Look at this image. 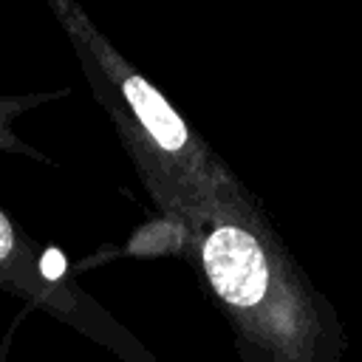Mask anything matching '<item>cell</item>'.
Here are the masks:
<instances>
[{
    "mask_svg": "<svg viewBox=\"0 0 362 362\" xmlns=\"http://www.w3.org/2000/svg\"><path fill=\"white\" fill-rule=\"evenodd\" d=\"M178 226L243 362H345L348 337L337 308L308 280L252 189Z\"/></svg>",
    "mask_w": 362,
    "mask_h": 362,
    "instance_id": "obj_1",
    "label": "cell"
},
{
    "mask_svg": "<svg viewBox=\"0 0 362 362\" xmlns=\"http://www.w3.org/2000/svg\"><path fill=\"white\" fill-rule=\"evenodd\" d=\"M136 175L170 223L249 192L232 167L74 0H48Z\"/></svg>",
    "mask_w": 362,
    "mask_h": 362,
    "instance_id": "obj_2",
    "label": "cell"
},
{
    "mask_svg": "<svg viewBox=\"0 0 362 362\" xmlns=\"http://www.w3.org/2000/svg\"><path fill=\"white\" fill-rule=\"evenodd\" d=\"M0 291L23 300L90 342L110 351L119 362H158L110 311H105L65 269L54 252L31 240L23 226L0 206Z\"/></svg>",
    "mask_w": 362,
    "mask_h": 362,
    "instance_id": "obj_3",
    "label": "cell"
},
{
    "mask_svg": "<svg viewBox=\"0 0 362 362\" xmlns=\"http://www.w3.org/2000/svg\"><path fill=\"white\" fill-rule=\"evenodd\" d=\"M68 90H37V93H20V96H0V150L3 153H17V156H25V158H34V161H45L48 164V156L45 153H40L37 147L25 144L11 130V119L28 113L37 105L54 102V99H59Z\"/></svg>",
    "mask_w": 362,
    "mask_h": 362,
    "instance_id": "obj_4",
    "label": "cell"
}]
</instances>
